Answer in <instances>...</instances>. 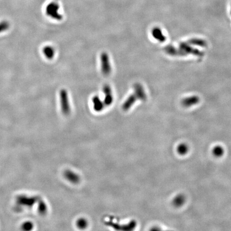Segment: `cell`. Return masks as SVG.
<instances>
[{
	"instance_id": "cell-1",
	"label": "cell",
	"mask_w": 231,
	"mask_h": 231,
	"mask_svg": "<svg viewBox=\"0 0 231 231\" xmlns=\"http://www.w3.org/2000/svg\"><path fill=\"white\" fill-rule=\"evenodd\" d=\"M60 98L62 113H63L64 115H67L70 113L71 108L68 94L66 89H63L61 90L60 92Z\"/></svg>"
},
{
	"instance_id": "cell-2",
	"label": "cell",
	"mask_w": 231,
	"mask_h": 231,
	"mask_svg": "<svg viewBox=\"0 0 231 231\" xmlns=\"http://www.w3.org/2000/svg\"><path fill=\"white\" fill-rule=\"evenodd\" d=\"M101 69L104 76H108L111 72L109 56L106 52H102L100 56Z\"/></svg>"
},
{
	"instance_id": "cell-3",
	"label": "cell",
	"mask_w": 231,
	"mask_h": 231,
	"mask_svg": "<svg viewBox=\"0 0 231 231\" xmlns=\"http://www.w3.org/2000/svg\"><path fill=\"white\" fill-rule=\"evenodd\" d=\"M40 198L38 196L28 197L25 196H19L17 198V202L21 205L30 207L35 203L37 201H39Z\"/></svg>"
},
{
	"instance_id": "cell-4",
	"label": "cell",
	"mask_w": 231,
	"mask_h": 231,
	"mask_svg": "<svg viewBox=\"0 0 231 231\" xmlns=\"http://www.w3.org/2000/svg\"><path fill=\"white\" fill-rule=\"evenodd\" d=\"M103 91L104 94V104L106 106H109L113 103V100L111 88L109 85H104L103 87Z\"/></svg>"
},
{
	"instance_id": "cell-5",
	"label": "cell",
	"mask_w": 231,
	"mask_h": 231,
	"mask_svg": "<svg viewBox=\"0 0 231 231\" xmlns=\"http://www.w3.org/2000/svg\"><path fill=\"white\" fill-rule=\"evenodd\" d=\"M92 102L93 104L94 109L96 111L100 112L103 109L104 106L103 101L101 100L99 96H95L94 97H93Z\"/></svg>"
},
{
	"instance_id": "cell-6",
	"label": "cell",
	"mask_w": 231,
	"mask_h": 231,
	"mask_svg": "<svg viewBox=\"0 0 231 231\" xmlns=\"http://www.w3.org/2000/svg\"><path fill=\"white\" fill-rule=\"evenodd\" d=\"M43 52L45 56L48 60L52 59L55 56V49L52 46H45L43 48Z\"/></svg>"
},
{
	"instance_id": "cell-7",
	"label": "cell",
	"mask_w": 231,
	"mask_h": 231,
	"mask_svg": "<svg viewBox=\"0 0 231 231\" xmlns=\"http://www.w3.org/2000/svg\"><path fill=\"white\" fill-rule=\"evenodd\" d=\"M65 176L70 182L73 183H77L79 182V177L76 173L72 172L71 171H67L65 172Z\"/></svg>"
},
{
	"instance_id": "cell-8",
	"label": "cell",
	"mask_w": 231,
	"mask_h": 231,
	"mask_svg": "<svg viewBox=\"0 0 231 231\" xmlns=\"http://www.w3.org/2000/svg\"><path fill=\"white\" fill-rule=\"evenodd\" d=\"M186 198L184 195L179 194L177 195L176 198H174L173 203L174 206L176 207H180L182 206L185 203Z\"/></svg>"
},
{
	"instance_id": "cell-9",
	"label": "cell",
	"mask_w": 231,
	"mask_h": 231,
	"mask_svg": "<svg viewBox=\"0 0 231 231\" xmlns=\"http://www.w3.org/2000/svg\"><path fill=\"white\" fill-rule=\"evenodd\" d=\"M177 152L180 155H185L188 152V146L185 143H181L178 147Z\"/></svg>"
},
{
	"instance_id": "cell-10",
	"label": "cell",
	"mask_w": 231,
	"mask_h": 231,
	"mask_svg": "<svg viewBox=\"0 0 231 231\" xmlns=\"http://www.w3.org/2000/svg\"><path fill=\"white\" fill-rule=\"evenodd\" d=\"M213 154L216 157H220L224 153V149L220 146H216L213 150Z\"/></svg>"
},
{
	"instance_id": "cell-11",
	"label": "cell",
	"mask_w": 231,
	"mask_h": 231,
	"mask_svg": "<svg viewBox=\"0 0 231 231\" xmlns=\"http://www.w3.org/2000/svg\"><path fill=\"white\" fill-rule=\"evenodd\" d=\"M38 211L40 214L41 215H45L46 214L47 211V208L46 206V204L44 203V202L42 201H40L39 204V207H38Z\"/></svg>"
},
{
	"instance_id": "cell-12",
	"label": "cell",
	"mask_w": 231,
	"mask_h": 231,
	"mask_svg": "<svg viewBox=\"0 0 231 231\" xmlns=\"http://www.w3.org/2000/svg\"><path fill=\"white\" fill-rule=\"evenodd\" d=\"M10 28L9 23L7 21L0 22V33L8 30Z\"/></svg>"
},
{
	"instance_id": "cell-13",
	"label": "cell",
	"mask_w": 231,
	"mask_h": 231,
	"mask_svg": "<svg viewBox=\"0 0 231 231\" xmlns=\"http://www.w3.org/2000/svg\"><path fill=\"white\" fill-rule=\"evenodd\" d=\"M33 227V224L30 222H26L21 225V228L25 231L31 230Z\"/></svg>"
},
{
	"instance_id": "cell-14",
	"label": "cell",
	"mask_w": 231,
	"mask_h": 231,
	"mask_svg": "<svg viewBox=\"0 0 231 231\" xmlns=\"http://www.w3.org/2000/svg\"><path fill=\"white\" fill-rule=\"evenodd\" d=\"M77 225L80 228H85L87 225V222L85 219H80L77 222Z\"/></svg>"
}]
</instances>
